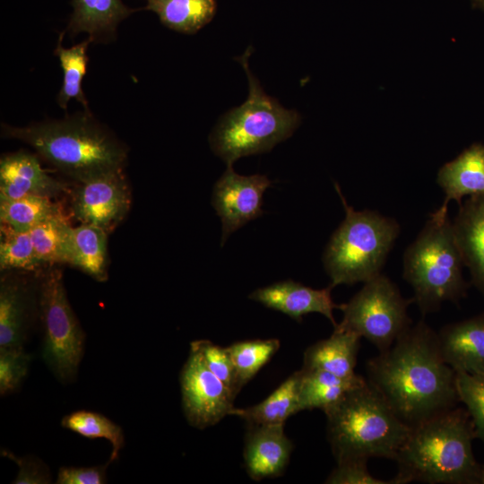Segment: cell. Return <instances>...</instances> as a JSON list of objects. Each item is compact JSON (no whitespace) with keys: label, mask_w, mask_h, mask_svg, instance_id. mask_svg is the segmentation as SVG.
Listing matches in <instances>:
<instances>
[{"label":"cell","mask_w":484,"mask_h":484,"mask_svg":"<svg viewBox=\"0 0 484 484\" xmlns=\"http://www.w3.org/2000/svg\"><path fill=\"white\" fill-rule=\"evenodd\" d=\"M271 186L272 181L264 175L243 176L227 166L215 182L212 195V207L222 225L221 246L230 234L264 214L263 196Z\"/></svg>","instance_id":"12"},{"label":"cell","mask_w":484,"mask_h":484,"mask_svg":"<svg viewBox=\"0 0 484 484\" xmlns=\"http://www.w3.org/2000/svg\"><path fill=\"white\" fill-rule=\"evenodd\" d=\"M479 6L484 9V0H473Z\"/></svg>","instance_id":"39"},{"label":"cell","mask_w":484,"mask_h":484,"mask_svg":"<svg viewBox=\"0 0 484 484\" xmlns=\"http://www.w3.org/2000/svg\"><path fill=\"white\" fill-rule=\"evenodd\" d=\"M1 135L28 144L75 182L124 169L127 160L126 145L90 109L24 126L2 124Z\"/></svg>","instance_id":"2"},{"label":"cell","mask_w":484,"mask_h":484,"mask_svg":"<svg viewBox=\"0 0 484 484\" xmlns=\"http://www.w3.org/2000/svg\"><path fill=\"white\" fill-rule=\"evenodd\" d=\"M37 318V273L4 272L0 280V350L25 349Z\"/></svg>","instance_id":"13"},{"label":"cell","mask_w":484,"mask_h":484,"mask_svg":"<svg viewBox=\"0 0 484 484\" xmlns=\"http://www.w3.org/2000/svg\"><path fill=\"white\" fill-rule=\"evenodd\" d=\"M364 460H350L337 462V466L327 477L328 484H393L391 480H384L374 477L367 470Z\"/></svg>","instance_id":"35"},{"label":"cell","mask_w":484,"mask_h":484,"mask_svg":"<svg viewBox=\"0 0 484 484\" xmlns=\"http://www.w3.org/2000/svg\"><path fill=\"white\" fill-rule=\"evenodd\" d=\"M25 349L0 350V394H10L18 390L25 379L30 363Z\"/></svg>","instance_id":"34"},{"label":"cell","mask_w":484,"mask_h":484,"mask_svg":"<svg viewBox=\"0 0 484 484\" xmlns=\"http://www.w3.org/2000/svg\"><path fill=\"white\" fill-rule=\"evenodd\" d=\"M437 340L445 362L455 373L484 374V314L445 326Z\"/></svg>","instance_id":"17"},{"label":"cell","mask_w":484,"mask_h":484,"mask_svg":"<svg viewBox=\"0 0 484 484\" xmlns=\"http://www.w3.org/2000/svg\"><path fill=\"white\" fill-rule=\"evenodd\" d=\"M452 227L463 264L484 295V194L470 196L460 206Z\"/></svg>","instance_id":"19"},{"label":"cell","mask_w":484,"mask_h":484,"mask_svg":"<svg viewBox=\"0 0 484 484\" xmlns=\"http://www.w3.org/2000/svg\"><path fill=\"white\" fill-rule=\"evenodd\" d=\"M190 349L200 354L206 367L236 395L239 393L235 367L227 348L208 340H197L190 343Z\"/></svg>","instance_id":"33"},{"label":"cell","mask_w":484,"mask_h":484,"mask_svg":"<svg viewBox=\"0 0 484 484\" xmlns=\"http://www.w3.org/2000/svg\"><path fill=\"white\" fill-rule=\"evenodd\" d=\"M64 35L65 31L59 34L54 51L63 70V82L56 97V102L61 108L66 110L69 101L75 99L83 107V109H90L83 92L82 81L89 62L87 50L91 42L87 38L85 40L66 48L62 44Z\"/></svg>","instance_id":"26"},{"label":"cell","mask_w":484,"mask_h":484,"mask_svg":"<svg viewBox=\"0 0 484 484\" xmlns=\"http://www.w3.org/2000/svg\"><path fill=\"white\" fill-rule=\"evenodd\" d=\"M474 437L468 411L455 407L411 427L395 459L393 484H477L480 464L473 454Z\"/></svg>","instance_id":"3"},{"label":"cell","mask_w":484,"mask_h":484,"mask_svg":"<svg viewBox=\"0 0 484 484\" xmlns=\"http://www.w3.org/2000/svg\"><path fill=\"white\" fill-rule=\"evenodd\" d=\"M367 383L361 376L341 377L320 370L300 369L299 401L301 411L327 408L348 392Z\"/></svg>","instance_id":"24"},{"label":"cell","mask_w":484,"mask_h":484,"mask_svg":"<svg viewBox=\"0 0 484 484\" xmlns=\"http://www.w3.org/2000/svg\"><path fill=\"white\" fill-rule=\"evenodd\" d=\"M333 287L315 290L292 280L281 281L259 288L249 294L252 300L264 307L280 311L297 322L305 315L319 313L337 325L333 309L340 308L331 295Z\"/></svg>","instance_id":"15"},{"label":"cell","mask_w":484,"mask_h":484,"mask_svg":"<svg viewBox=\"0 0 484 484\" xmlns=\"http://www.w3.org/2000/svg\"><path fill=\"white\" fill-rule=\"evenodd\" d=\"M244 462L247 475L255 481L281 476L293 450L284 425H248Z\"/></svg>","instance_id":"16"},{"label":"cell","mask_w":484,"mask_h":484,"mask_svg":"<svg viewBox=\"0 0 484 484\" xmlns=\"http://www.w3.org/2000/svg\"><path fill=\"white\" fill-rule=\"evenodd\" d=\"M108 462L91 467H60L56 484H103L107 482Z\"/></svg>","instance_id":"37"},{"label":"cell","mask_w":484,"mask_h":484,"mask_svg":"<svg viewBox=\"0 0 484 484\" xmlns=\"http://www.w3.org/2000/svg\"><path fill=\"white\" fill-rule=\"evenodd\" d=\"M459 401L466 407L475 436L484 443V374L456 373Z\"/></svg>","instance_id":"32"},{"label":"cell","mask_w":484,"mask_h":484,"mask_svg":"<svg viewBox=\"0 0 484 484\" xmlns=\"http://www.w3.org/2000/svg\"><path fill=\"white\" fill-rule=\"evenodd\" d=\"M464 265L448 216L433 213L403 255V278L414 291L413 302L424 314L465 292Z\"/></svg>","instance_id":"7"},{"label":"cell","mask_w":484,"mask_h":484,"mask_svg":"<svg viewBox=\"0 0 484 484\" xmlns=\"http://www.w3.org/2000/svg\"><path fill=\"white\" fill-rule=\"evenodd\" d=\"M368 384L411 428L459 401L456 373L440 352L437 333L423 321L368 360Z\"/></svg>","instance_id":"1"},{"label":"cell","mask_w":484,"mask_h":484,"mask_svg":"<svg viewBox=\"0 0 484 484\" xmlns=\"http://www.w3.org/2000/svg\"><path fill=\"white\" fill-rule=\"evenodd\" d=\"M62 212V206L51 197L27 195L17 199H0L1 224L18 231H30Z\"/></svg>","instance_id":"28"},{"label":"cell","mask_w":484,"mask_h":484,"mask_svg":"<svg viewBox=\"0 0 484 484\" xmlns=\"http://www.w3.org/2000/svg\"><path fill=\"white\" fill-rule=\"evenodd\" d=\"M300 370L294 372L261 402L247 408H233L229 415L248 425H284L290 416L301 411Z\"/></svg>","instance_id":"23"},{"label":"cell","mask_w":484,"mask_h":484,"mask_svg":"<svg viewBox=\"0 0 484 484\" xmlns=\"http://www.w3.org/2000/svg\"><path fill=\"white\" fill-rule=\"evenodd\" d=\"M73 13L66 32H84L91 42L107 43L116 39L119 23L134 13L122 0H72Z\"/></svg>","instance_id":"20"},{"label":"cell","mask_w":484,"mask_h":484,"mask_svg":"<svg viewBox=\"0 0 484 484\" xmlns=\"http://www.w3.org/2000/svg\"><path fill=\"white\" fill-rule=\"evenodd\" d=\"M37 278L42 359L57 380L70 383L83 358L85 333L68 300L62 271L48 266Z\"/></svg>","instance_id":"8"},{"label":"cell","mask_w":484,"mask_h":484,"mask_svg":"<svg viewBox=\"0 0 484 484\" xmlns=\"http://www.w3.org/2000/svg\"><path fill=\"white\" fill-rule=\"evenodd\" d=\"M61 425L83 437L95 439L104 438L111 446V454L108 462L117 460L125 445L124 431L121 427L106 416L90 411H76L65 415Z\"/></svg>","instance_id":"29"},{"label":"cell","mask_w":484,"mask_h":484,"mask_svg":"<svg viewBox=\"0 0 484 484\" xmlns=\"http://www.w3.org/2000/svg\"><path fill=\"white\" fill-rule=\"evenodd\" d=\"M124 169L76 182L71 191V215L80 223L97 226L108 234L127 215L131 191Z\"/></svg>","instance_id":"10"},{"label":"cell","mask_w":484,"mask_h":484,"mask_svg":"<svg viewBox=\"0 0 484 484\" xmlns=\"http://www.w3.org/2000/svg\"><path fill=\"white\" fill-rule=\"evenodd\" d=\"M280 345L278 339L272 338L237 341L226 347L240 390L271 360Z\"/></svg>","instance_id":"30"},{"label":"cell","mask_w":484,"mask_h":484,"mask_svg":"<svg viewBox=\"0 0 484 484\" xmlns=\"http://www.w3.org/2000/svg\"><path fill=\"white\" fill-rule=\"evenodd\" d=\"M436 182L445 194L443 204L433 212L439 217L447 216L450 201L461 203L464 196L484 194V146L473 144L445 163L437 173Z\"/></svg>","instance_id":"18"},{"label":"cell","mask_w":484,"mask_h":484,"mask_svg":"<svg viewBox=\"0 0 484 484\" xmlns=\"http://www.w3.org/2000/svg\"><path fill=\"white\" fill-rule=\"evenodd\" d=\"M71 227L67 216L62 212L43 220L29 231L36 255L45 268L67 264Z\"/></svg>","instance_id":"27"},{"label":"cell","mask_w":484,"mask_h":484,"mask_svg":"<svg viewBox=\"0 0 484 484\" xmlns=\"http://www.w3.org/2000/svg\"><path fill=\"white\" fill-rule=\"evenodd\" d=\"M411 302L413 300L404 298L397 286L380 273L340 306L343 316L336 326L366 338L382 352L411 327L407 311Z\"/></svg>","instance_id":"9"},{"label":"cell","mask_w":484,"mask_h":484,"mask_svg":"<svg viewBox=\"0 0 484 484\" xmlns=\"http://www.w3.org/2000/svg\"><path fill=\"white\" fill-rule=\"evenodd\" d=\"M1 454L13 461L19 467L14 484H48L51 474L48 465L35 456H16L10 451L2 450Z\"/></svg>","instance_id":"36"},{"label":"cell","mask_w":484,"mask_h":484,"mask_svg":"<svg viewBox=\"0 0 484 484\" xmlns=\"http://www.w3.org/2000/svg\"><path fill=\"white\" fill-rule=\"evenodd\" d=\"M335 188L345 209V218L331 236L323 264L331 287L366 282L381 273L400 232L392 218L370 210L355 211Z\"/></svg>","instance_id":"6"},{"label":"cell","mask_w":484,"mask_h":484,"mask_svg":"<svg viewBox=\"0 0 484 484\" xmlns=\"http://www.w3.org/2000/svg\"><path fill=\"white\" fill-rule=\"evenodd\" d=\"M182 408L188 423L203 429L220 422L234 408L236 394L190 349L180 372Z\"/></svg>","instance_id":"11"},{"label":"cell","mask_w":484,"mask_h":484,"mask_svg":"<svg viewBox=\"0 0 484 484\" xmlns=\"http://www.w3.org/2000/svg\"><path fill=\"white\" fill-rule=\"evenodd\" d=\"M69 190L66 184L46 172L38 155L19 151L0 159V199L27 195L53 198Z\"/></svg>","instance_id":"14"},{"label":"cell","mask_w":484,"mask_h":484,"mask_svg":"<svg viewBox=\"0 0 484 484\" xmlns=\"http://www.w3.org/2000/svg\"><path fill=\"white\" fill-rule=\"evenodd\" d=\"M108 233L102 229L81 223L71 227L67 246V264L78 268L97 281H106L108 272Z\"/></svg>","instance_id":"22"},{"label":"cell","mask_w":484,"mask_h":484,"mask_svg":"<svg viewBox=\"0 0 484 484\" xmlns=\"http://www.w3.org/2000/svg\"><path fill=\"white\" fill-rule=\"evenodd\" d=\"M360 338L351 331L335 326L330 337L305 350L302 368L324 371L341 377L355 376Z\"/></svg>","instance_id":"21"},{"label":"cell","mask_w":484,"mask_h":484,"mask_svg":"<svg viewBox=\"0 0 484 484\" xmlns=\"http://www.w3.org/2000/svg\"><path fill=\"white\" fill-rule=\"evenodd\" d=\"M478 483L484 484V464L480 465V470L478 473Z\"/></svg>","instance_id":"38"},{"label":"cell","mask_w":484,"mask_h":484,"mask_svg":"<svg viewBox=\"0 0 484 484\" xmlns=\"http://www.w3.org/2000/svg\"><path fill=\"white\" fill-rule=\"evenodd\" d=\"M145 9L175 31L194 34L208 24L216 13L215 0H147Z\"/></svg>","instance_id":"25"},{"label":"cell","mask_w":484,"mask_h":484,"mask_svg":"<svg viewBox=\"0 0 484 484\" xmlns=\"http://www.w3.org/2000/svg\"><path fill=\"white\" fill-rule=\"evenodd\" d=\"M324 412L336 462L370 458L395 460L411 429L367 381Z\"/></svg>","instance_id":"4"},{"label":"cell","mask_w":484,"mask_h":484,"mask_svg":"<svg viewBox=\"0 0 484 484\" xmlns=\"http://www.w3.org/2000/svg\"><path fill=\"white\" fill-rule=\"evenodd\" d=\"M251 48L238 58L248 80V95L244 103L225 113L212 131V151L227 166L241 157L271 151L290 137L298 127L299 114L288 109L267 95L249 69Z\"/></svg>","instance_id":"5"},{"label":"cell","mask_w":484,"mask_h":484,"mask_svg":"<svg viewBox=\"0 0 484 484\" xmlns=\"http://www.w3.org/2000/svg\"><path fill=\"white\" fill-rule=\"evenodd\" d=\"M0 270L39 273L45 267L38 259L29 231L1 224ZM47 268V267H46Z\"/></svg>","instance_id":"31"}]
</instances>
